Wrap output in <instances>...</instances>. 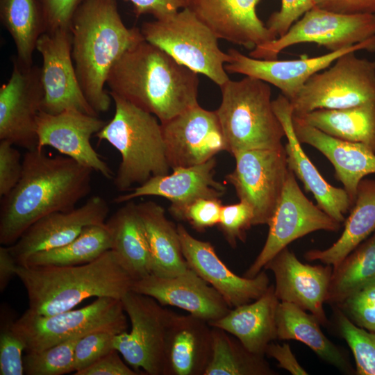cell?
Returning <instances> with one entry per match:
<instances>
[{
  "label": "cell",
  "mask_w": 375,
  "mask_h": 375,
  "mask_svg": "<svg viewBox=\"0 0 375 375\" xmlns=\"http://www.w3.org/2000/svg\"><path fill=\"white\" fill-rule=\"evenodd\" d=\"M16 186L1 198L0 244L10 246L40 218L68 211L92 189V170L67 156H51L44 149L27 150Z\"/></svg>",
  "instance_id": "1"
},
{
  "label": "cell",
  "mask_w": 375,
  "mask_h": 375,
  "mask_svg": "<svg viewBox=\"0 0 375 375\" xmlns=\"http://www.w3.org/2000/svg\"><path fill=\"white\" fill-rule=\"evenodd\" d=\"M198 74L145 40L125 51L106 80L110 92L160 123L199 104Z\"/></svg>",
  "instance_id": "2"
},
{
  "label": "cell",
  "mask_w": 375,
  "mask_h": 375,
  "mask_svg": "<svg viewBox=\"0 0 375 375\" xmlns=\"http://www.w3.org/2000/svg\"><path fill=\"white\" fill-rule=\"evenodd\" d=\"M72 56L81 90L99 114L109 110L105 89L108 73L121 56L144 40L140 28H127L115 0H83L69 26Z\"/></svg>",
  "instance_id": "3"
},
{
  "label": "cell",
  "mask_w": 375,
  "mask_h": 375,
  "mask_svg": "<svg viewBox=\"0 0 375 375\" xmlns=\"http://www.w3.org/2000/svg\"><path fill=\"white\" fill-rule=\"evenodd\" d=\"M16 276L27 292L28 310L44 316L72 310L90 297L121 299L134 281L112 249L78 265H18Z\"/></svg>",
  "instance_id": "4"
},
{
  "label": "cell",
  "mask_w": 375,
  "mask_h": 375,
  "mask_svg": "<svg viewBox=\"0 0 375 375\" xmlns=\"http://www.w3.org/2000/svg\"><path fill=\"white\" fill-rule=\"evenodd\" d=\"M108 92L115 103V114L94 136L99 142H108L121 155L113 178L115 188L126 191L152 176L168 174L170 167L158 118Z\"/></svg>",
  "instance_id": "5"
},
{
  "label": "cell",
  "mask_w": 375,
  "mask_h": 375,
  "mask_svg": "<svg viewBox=\"0 0 375 375\" xmlns=\"http://www.w3.org/2000/svg\"><path fill=\"white\" fill-rule=\"evenodd\" d=\"M222 101L216 110L227 151L275 149L283 147L284 128L272 106L269 84L245 76L220 87Z\"/></svg>",
  "instance_id": "6"
},
{
  "label": "cell",
  "mask_w": 375,
  "mask_h": 375,
  "mask_svg": "<svg viewBox=\"0 0 375 375\" xmlns=\"http://www.w3.org/2000/svg\"><path fill=\"white\" fill-rule=\"evenodd\" d=\"M144 40L181 65L207 76L219 87L230 78L225 63L231 61L218 45V38L188 7L142 24Z\"/></svg>",
  "instance_id": "7"
},
{
  "label": "cell",
  "mask_w": 375,
  "mask_h": 375,
  "mask_svg": "<svg viewBox=\"0 0 375 375\" xmlns=\"http://www.w3.org/2000/svg\"><path fill=\"white\" fill-rule=\"evenodd\" d=\"M121 301L131 329L115 335V349L138 372L142 369L145 374L165 375L168 335L176 313L132 290Z\"/></svg>",
  "instance_id": "8"
},
{
  "label": "cell",
  "mask_w": 375,
  "mask_h": 375,
  "mask_svg": "<svg viewBox=\"0 0 375 375\" xmlns=\"http://www.w3.org/2000/svg\"><path fill=\"white\" fill-rule=\"evenodd\" d=\"M356 51L340 56L312 76L290 101L294 115L317 109H342L375 100V61Z\"/></svg>",
  "instance_id": "9"
},
{
  "label": "cell",
  "mask_w": 375,
  "mask_h": 375,
  "mask_svg": "<svg viewBox=\"0 0 375 375\" xmlns=\"http://www.w3.org/2000/svg\"><path fill=\"white\" fill-rule=\"evenodd\" d=\"M125 313L121 299L99 297L83 308L49 316L28 309L15 320L14 329L23 340L26 351H39L99 328L127 331Z\"/></svg>",
  "instance_id": "10"
},
{
  "label": "cell",
  "mask_w": 375,
  "mask_h": 375,
  "mask_svg": "<svg viewBox=\"0 0 375 375\" xmlns=\"http://www.w3.org/2000/svg\"><path fill=\"white\" fill-rule=\"evenodd\" d=\"M373 38L375 14L345 15L314 6L284 35L256 47L249 56L257 59H277L281 51L301 43H315L335 51Z\"/></svg>",
  "instance_id": "11"
},
{
  "label": "cell",
  "mask_w": 375,
  "mask_h": 375,
  "mask_svg": "<svg viewBox=\"0 0 375 375\" xmlns=\"http://www.w3.org/2000/svg\"><path fill=\"white\" fill-rule=\"evenodd\" d=\"M234 170L225 176L240 201L253 210V226L268 224L284 188L288 167L284 146L275 149H249L233 154Z\"/></svg>",
  "instance_id": "12"
},
{
  "label": "cell",
  "mask_w": 375,
  "mask_h": 375,
  "mask_svg": "<svg viewBox=\"0 0 375 375\" xmlns=\"http://www.w3.org/2000/svg\"><path fill=\"white\" fill-rule=\"evenodd\" d=\"M267 225L269 231L266 241L244 273L245 277H255L272 258L292 242L317 231L336 232L341 226L340 223L305 196L290 169L281 200Z\"/></svg>",
  "instance_id": "13"
},
{
  "label": "cell",
  "mask_w": 375,
  "mask_h": 375,
  "mask_svg": "<svg viewBox=\"0 0 375 375\" xmlns=\"http://www.w3.org/2000/svg\"><path fill=\"white\" fill-rule=\"evenodd\" d=\"M8 81L0 88V140L33 150L38 146L37 117L44 90L40 68L22 65L14 56Z\"/></svg>",
  "instance_id": "14"
},
{
  "label": "cell",
  "mask_w": 375,
  "mask_h": 375,
  "mask_svg": "<svg viewBox=\"0 0 375 375\" xmlns=\"http://www.w3.org/2000/svg\"><path fill=\"white\" fill-rule=\"evenodd\" d=\"M35 50L42 56L41 81L44 90L42 110L51 115L74 109L98 116L87 101L79 84L72 56L69 29L43 33Z\"/></svg>",
  "instance_id": "15"
},
{
  "label": "cell",
  "mask_w": 375,
  "mask_h": 375,
  "mask_svg": "<svg viewBox=\"0 0 375 375\" xmlns=\"http://www.w3.org/2000/svg\"><path fill=\"white\" fill-rule=\"evenodd\" d=\"M160 124L172 169L201 164L227 151L216 110L198 104Z\"/></svg>",
  "instance_id": "16"
},
{
  "label": "cell",
  "mask_w": 375,
  "mask_h": 375,
  "mask_svg": "<svg viewBox=\"0 0 375 375\" xmlns=\"http://www.w3.org/2000/svg\"><path fill=\"white\" fill-rule=\"evenodd\" d=\"M98 116L74 109L56 115L42 110L37 117V149L51 147L107 179L115 176L109 165L93 149L90 139L106 124Z\"/></svg>",
  "instance_id": "17"
},
{
  "label": "cell",
  "mask_w": 375,
  "mask_h": 375,
  "mask_svg": "<svg viewBox=\"0 0 375 375\" xmlns=\"http://www.w3.org/2000/svg\"><path fill=\"white\" fill-rule=\"evenodd\" d=\"M362 50L375 51V38L322 56L297 60L257 59L229 49L227 53L231 61L224 67L226 72L253 77L271 84L292 101L312 76L330 67L342 54Z\"/></svg>",
  "instance_id": "18"
},
{
  "label": "cell",
  "mask_w": 375,
  "mask_h": 375,
  "mask_svg": "<svg viewBox=\"0 0 375 375\" xmlns=\"http://www.w3.org/2000/svg\"><path fill=\"white\" fill-rule=\"evenodd\" d=\"M109 205L101 197H90L82 206L68 211L50 213L33 223L9 251L19 265L31 255L64 246L89 226L104 224Z\"/></svg>",
  "instance_id": "19"
},
{
  "label": "cell",
  "mask_w": 375,
  "mask_h": 375,
  "mask_svg": "<svg viewBox=\"0 0 375 375\" xmlns=\"http://www.w3.org/2000/svg\"><path fill=\"white\" fill-rule=\"evenodd\" d=\"M177 228L189 268L213 287L231 308L252 302L267 291L269 278L264 270L253 278L240 276L223 262L210 242L195 238L181 224Z\"/></svg>",
  "instance_id": "20"
},
{
  "label": "cell",
  "mask_w": 375,
  "mask_h": 375,
  "mask_svg": "<svg viewBox=\"0 0 375 375\" xmlns=\"http://www.w3.org/2000/svg\"><path fill=\"white\" fill-rule=\"evenodd\" d=\"M263 269L274 276V292L280 301L293 303L308 311L326 326L324 309L333 272L330 265H311L301 262L294 252L284 248Z\"/></svg>",
  "instance_id": "21"
},
{
  "label": "cell",
  "mask_w": 375,
  "mask_h": 375,
  "mask_svg": "<svg viewBox=\"0 0 375 375\" xmlns=\"http://www.w3.org/2000/svg\"><path fill=\"white\" fill-rule=\"evenodd\" d=\"M131 290L151 297L163 306L181 308L208 323L231 309L222 296L190 268L172 277L151 274L134 281Z\"/></svg>",
  "instance_id": "22"
},
{
  "label": "cell",
  "mask_w": 375,
  "mask_h": 375,
  "mask_svg": "<svg viewBox=\"0 0 375 375\" xmlns=\"http://www.w3.org/2000/svg\"><path fill=\"white\" fill-rule=\"evenodd\" d=\"M260 0H190V8L219 39L251 51L277 38L257 15Z\"/></svg>",
  "instance_id": "23"
},
{
  "label": "cell",
  "mask_w": 375,
  "mask_h": 375,
  "mask_svg": "<svg viewBox=\"0 0 375 375\" xmlns=\"http://www.w3.org/2000/svg\"><path fill=\"white\" fill-rule=\"evenodd\" d=\"M272 106L287 138L284 147L288 169L302 182L306 192L313 194L322 210L338 222L343 223L345 215L353 206L349 194L343 188L335 187L326 181L303 151L293 129L294 112L290 101L280 94L272 100Z\"/></svg>",
  "instance_id": "24"
},
{
  "label": "cell",
  "mask_w": 375,
  "mask_h": 375,
  "mask_svg": "<svg viewBox=\"0 0 375 375\" xmlns=\"http://www.w3.org/2000/svg\"><path fill=\"white\" fill-rule=\"evenodd\" d=\"M216 165L214 157L195 166L174 168L172 174L152 176L130 193L117 196L113 201L121 203L144 196L162 197L171 202V213L199 198H220L226 188L214 178Z\"/></svg>",
  "instance_id": "25"
},
{
  "label": "cell",
  "mask_w": 375,
  "mask_h": 375,
  "mask_svg": "<svg viewBox=\"0 0 375 375\" xmlns=\"http://www.w3.org/2000/svg\"><path fill=\"white\" fill-rule=\"evenodd\" d=\"M292 126L301 144L315 148L331 162L353 204L361 180L375 174V153L364 144L329 135L294 115Z\"/></svg>",
  "instance_id": "26"
},
{
  "label": "cell",
  "mask_w": 375,
  "mask_h": 375,
  "mask_svg": "<svg viewBox=\"0 0 375 375\" xmlns=\"http://www.w3.org/2000/svg\"><path fill=\"white\" fill-rule=\"evenodd\" d=\"M212 327L190 314H176L167 340L165 375H204L212 353Z\"/></svg>",
  "instance_id": "27"
},
{
  "label": "cell",
  "mask_w": 375,
  "mask_h": 375,
  "mask_svg": "<svg viewBox=\"0 0 375 375\" xmlns=\"http://www.w3.org/2000/svg\"><path fill=\"white\" fill-rule=\"evenodd\" d=\"M280 301L274 285L258 299L233 308L210 322L238 338L251 352L265 356L267 346L277 339L276 316Z\"/></svg>",
  "instance_id": "28"
},
{
  "label": "cell",
  "mask_w": 375,
  "mask_h": 375,
  "mask_svg": "<svg viewBox=\"0 0 375 375\" xmlns=\"http://www.w3.org/2000/svg\"><path fill=\"white\" fill-rule=\"evenodd\" d=\"M276 322L277 339L299 341L341 372L355 374L346 353L326 338L320 328V322L310 312L293 303L280 301Z\"/></svg>",
  "instance_id": "29"
},
{
  "label": "cell",
  "mask_w": 375,
  "mask_h": 375,
  "mask_svg": "<svg viewBox=\"0 0 375 375\" xmlns=\"http://www.w3.org/2000/svg\"><path fill=\"white\" fill-rule=\"evenodd\" d=\"M136 205L128 201L106 221L110 234V249L134 281L153 272L152 256Z\"/></svg>",
  "instance_id": "30"
},
{
  "label": "cell",
  "mask_w": 375,
  "mask_h": 375,
  "mask_svg": "<svg viewBox=\"0 0 375 375\" xmlns=\"http://www.w3.org/2000/svg\"><path fill=\"white\" fill-rule=\"evenodd\" d=\"M349 212L340 238L325 249L308 251L304 258L334 267L375 231V179L361 180Z\"/></svg>",
  "instance_id": "31"
},
{
  "label": "cell",
  "mask_w": 375,
  "mask_h": 375,
  "mask_svg": "<svg viewBox=\"0 0 375 375\" xmlns=\"http://www.w3.org/2000/svg\"><path fill=\"white\" fill-rule=\"evenodd\" d=\"M153 260V274L172 277L189 267L183 256L177 226L165 215V209L149 201L136 205Z\"/></svg>",
  "instance_id": "32"
},
{
  "label": "cell",
  "mask_w": 375,
  "mask_h": 375,
  "mask_svg": "<svg viewBox=\"0 0 375 375\" xmlns=\"http://www.w3.org/2000/svg\"><path fill=\"white\" fill-rule=\"evenodd\" d=\"M294 115L329 135L364 144L375 153V100L342 109H317Z\"/></svg>",
  "instance_id": "33"
},
{
  "label": "cell",
  "mask_w": 375,
  "mask_h": 375,
  "mask_svg": "<svg viewBox=\"0 0 375 375\" xmlns=\"http://www.w3.org/2000/svg\"><path fill=\"white\" fill-rule=\"evenodd\" d=\"M374 282L375 231L333 267L326 303L338 306Z\"/></svg>",
  "instance_id": "34"
},
{
  "label": "cell",
  "mask_w": 375,
  "mask_h": 375,
  "mask_svg": "<svg viewBox=\"0 0 375 375\" xmlns=\"http://www.w3.org/2000/svg\"><path fill=\"white\" fill-rule=\"evenodd\" d=\"M0 16L15 43L17 60L24 65H33L38 40L46 32L39 1L0 0Z\"/></svg>",
  "instance_id": "35"
},
{
  "label": "cell",
  "mask_w": 375,
  "mask_h": 375,
  "mask_svg": "<svg viewBox=\"0 0 375 375\" xmlns=\"http://www.w3.org/2000/svg\"><path fill=\"white\" fill-rule=\"evenodd\" d=\"M110 249V234L105 222L85 227L77 238L64 246L30 256L22 266L83 265L94 260Z\"/></svg>",
  "instance_id": "36"
},
{
  "label": "cell",
  "mask_w": 375,
  "mask_h": 375,
  "mask_svg": "<svg viewBox=\"0 0 375 375\" xmlns=\"http://www.w3.org/2000/svg\"><path fill=\"white\" fill-rule=\"evenodd\" d=\"M212 332V357L204 375L276 374L264 356L251 352L233 335L217 327Z\"/></svg>",
  "instance_id": "37"
},
{
  "label": "cell",
  "mask_w": 375,
  "mask_h": 375,
  "mask_svg": "<svg viewBox=\"0 0 375 375\" xmlns=\"http://www.w3.org/2000/svg\"><path fill=\"white\" fill-rule=\"evenodd\" d=\"M87 333L77 335L39 351H26L23 357L24 374L62 375L75 372V347Z\"/></svg>",
  "instance_id": "38"
},
{
  "label": "cell",
  "mask_w": 375,
  "mask_h": 375,
  "mask_svg": "<svg viewBox=\"0 0 375 375\" xmlns=\"http://www.w3.org/2000/svg\"><path fill=\"white\" fill-rule=\"evenodd\" d=\"M335 319L355 359V374L375 375V332L357 326L336 306Z\"/></svg>",
  "instance_id": "39"
},
{
  "label": "cell",
  "mask_w": 375,
  "mask_h": 375,
  "mask_svg": "<svg viewBox=\"0 0 375 375\" xmlns=\"http://www.w3.org/2000/svg\"><path fill=\"white\" fill-rule=\"evenodd\" d=\"M14 312L6 305L1 306L0 375H23V351L26 346L14 329Z\"/></svg>",
  "instance_id": "40"
},
{
  "label": "cell",
  "mask_w": 375,
  "mask_h": 375,
  "mask_svg": "<svg viewBox=\"0 0 375 375\" xmlns=\"http://www.w3.org/2000/svg\"><path fill=\"white\" fill-rule=\"evenodd\" d=\"M123 333L115 328L94 330L83 336L74 350V368L78 372L115 349L113 340L116 335Z\"/></svg>",
  "instance_id": "41"
},
{
  "label": "cell",
  "mask_w": 375,
  "mask_h": 375,
  "mask_svg": "<svg viewBox=\"0 0 375 375\" xmlns=\"http://www.w3.org/2000/svg\"><path fill=\"white\" fill-rule=\"evenodd\" d=\"M253 210L246 201L222 206L217 226L228 244L235 248L238 241L245 242L247 231L253 226Z\"/></svg>",
  "instance_id": "42"
},
{
  "label": "cell",
  "mask_w": 375,
  "mask_h": 375,
  "mask_svg": "<svg viewBox=\"0 0 375 375\" xmlns=\"http://www.w3.org/2000/svg\"><path fill=\"white\" fill-rule=\"evenodd\" d=\"M222 206L220 198L202 197L171 214L174 218L187 222L197 231L202 233L208 228L218 224Z\"/></svg>",
  "instance_id": "43"
},
{
  "label": "cell",
  "mask_w": 375,
  "mask_h": 375,
  "mask_svg": "<svg viewBox=\"0 0 375 375\" xmlns=\"http://www.w3.org/2000/svg\"><path fill=\"white\" fill-rule=\"evenodd\" d=\"M335 306L357 326L375 332V282Z\"/></svg>",
  "instance_id": "44"
},
{
  "label": "cell",
  "mask_w": 375,
  "mask_h": 375,
  "mask_svg": "<svg viewBox=\"0 0 375 375\" xmlns=\"http://www.w3.org/2000/svg\"><path fill=\"white\" fill-rule=\"evenodd\" d=\"M8 141H0V197L6 196L19 182L23 171L19 151Z\"/></svg>",
  "instance_id": "45"
},
{
  "label": "cell",
  "mask_w": 375,
  "mask_h": 375,
  "mask_svg": "<svg viewBox=\"0 0 375 375\" xmlns=\"http://www.w3.org/2000/svg\"><path fill=\"white\" fill-rule=\"evenodd\" d=\"M314 6L312 0H281V9L270 15L266 26L278 38L284 35L295 22Z\"/></svg>",
  "instance_id": "46"
},
{
  "label": "cell",
  "mask_w": 375,
  "mask_h": 375,
  "mask_svg": "<svg viewBox=\"0 0 375 375\" xmlns=\"http://www.w3.org/2000/svg\"><path fill=\"white\" fill-rule=\"evenodd\" d=\"M46 32L69 29L72 17L83 0H38Z\"/></svg>",
  "instance_id": "47"
},
{
  "label": "cell",
  "mask_w": 375,
  "mask_h": 375,
  "mask_svg": "<svg viewBox=\"0 0 375 375\" xmlns=\"http://www.w3.org/2000/svg\"><path fill=\"white\" fill-rule=\"evenodd\" d=\"M75 375H138L139 372L128 367L113 349Z\"/></svg>",
  "instance_id": "48"
},
{
  "label": "cell",
  "mask_w": 375,
  "mask_h": 375,
  "mask_svg": "<svg viewBox=\"0 0 375 375\" xmlns=\"http://www.w3.org/2000/svg\"><path fill=\"white\" fill-rule=\"evenodd\" d=\"M134 7L136 16L151 15L156 19L165 18L188 7L190 0H126Z\"/></svg>",
  "instance_id": "49"
},
{
  "label": "cell",
  "mask_w": 375,
  "mask_h": 375,
  "mask_svg": "<svg viewBox=\"0 0 375 375\" xmlns=\"http://www.w3.org/2000/svg\"><path fill=\"white\" fill-rule=\"evenodd\" d=\"M315 6L345 15L375 14V0H312Z\"/></svg>",
  "instance_id": "50"
},
{
  "label": "cell",
  "mask_w": 375,
  "mask_h": 375,
  "mask_svg": "<svg viewBox=\"0 0 375 375\" xmlns=\"http://www.w3.org/2000/svg\"><path fill=\"white\" fill-rule=\"evenodd\" d=\"M265 356L275 359L278 367L285 369L292 375H306L307 371L299 363L287 343L282 344L272 342L267 347Z\"/></svg>",
  "instance_id": "51"
},
{
  "label": "cell",
  "mask_w": 375,
  "mask_h": 375,
  "mask_svg": "<svg viewBox=\"0 0 375 375\" xmlns=\"http://www.w3.org/2000/svg\"><path fill=\"white\" fill-rule=\"evenodd\" d=\"M18 264L7 246L0 247V291L3 292L16 276Z\"/></svg>",
  "instance_id": "52"
}]
</instances>
